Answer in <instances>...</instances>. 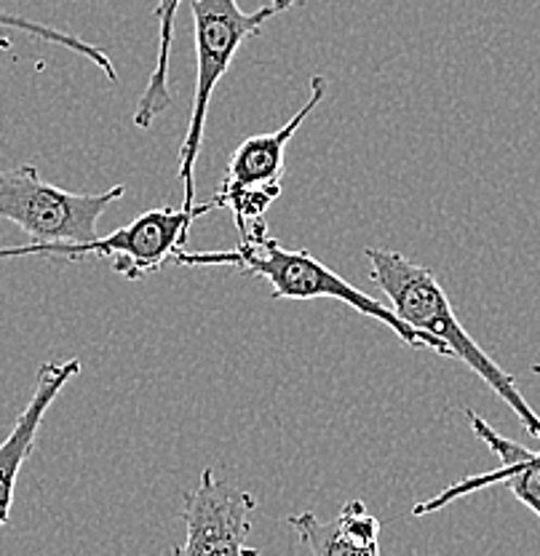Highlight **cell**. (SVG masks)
Wrapping results in <instances>:
<instances>
[{
	"label": "cell",
	"mask_w": 540,
	"mask_h": 556,
	"mask_svg": "<svg viewBox=\"0 0 540 556\" xmlns=\"http://www.w3.org/2000/svg\"><path fill=\"white\" fill-rule=\"evenodd\" d=\"M78 375H80L78 358L40 364L30 402H27V407L22 409L20 417L14 420L9 437L0 442V527L9 525L11 506H14L16 479H20V471L27 463V457L33 455L35 437H38L40 431V422H43V417L49 413L51 404L56 402V396L65 391L67 382L78 378Z\"/></svg>",
	"instance_id": "obj_9"
},
{
	"label": "cell",
	"mask_w": 540,
	"mask_h": 556,
	"mask_svg": "<svg viewBox=\"0 0 540 556\" xmlns=\"http://www.w3.org/2000/svg\"><path fill=\"white\" fill-rule=\"evenodd\" d=\"M0 49H9V40H5V38H0Z\"/></svg>",
	"instance_id": "obj_12"
},
{
	"label": "cell",
	"mask_w": 540,
	"mask_h": 556,
	"mask_svg": "<svg viewBox=\"0 0 540 556\" xmlns=\"http://www.w3.org/2000/svg\"><path fill=\"white\" fill-rule=\"evenodd\" d=\"M287 525L298 532L311 556H382L380 519L362 501L346 503L332 521H322L313 511H303L289 517Z\"/></svg>",
	"instance_id": "obj_10"
},
{
	"label": "cell",
	"mask_w": 540,
	"mask_h": 556,
	"mask_svg": "<svg viewBox=\"0 0 540 556\" xmlns=\"http://www.w3.org/2000/svg\"><path fill=\"white\" fill-rule=\"evenodd\" d=\"M466 417L468 422H472V431L476 437H479L487 447L501 457V468L461 479V482H455L452 486H447V490L437 492V495L428 497V501L417 503V506L412 508V514H415V517H428V514H437L444 506H450V503L461 501V497L481 492L485 486L506 484L511 495H514L522 506L530 508V511L540 519V463L522 460L519 452H516V442L501 437V433H498L485 417L476 415L474 409H466Z\"/></svg>",
	"instance_id": "obj_8"
},
{
	"label": "cell",
	"mask_w": 540,
	"mask_h": 556,
	"mask_svg": "<svg viewBox=\"0 0 540 556\" xmlns=\"http://www.w3.org/2000/svg\"><path fill=\"white\" fill-rule=\"evenodd\" d=\"M193 14V40H196V91L190 124L185 131L183 148H179V179L185 185V204H196V161L201 153L203 126H206L209 102L214 89L234 65L236 51L260 27L276 16L273 5H263L258 11H241L238 0H190Z\"/></svg>",
	"instance_id": "obj_4"
},
{
	"label": "cell",
	"mask_w": 540,
	"mask_h": 556,
	"mask_svg": "<svg viewBox=\"0 0 540 556\" xmlns=\"http://www.w3.org/2000/svg\"><path fill=\"white\" fill-rule=\"evenodd\" d=\"M124 195L126 185L104 193H70L46 182L33 164L0 172V219L14 223L30 243L95 241L100 217Z\"/></svg>",
	"instance_id": "obj_5"
},
{
	"label": "cell",
	"mask_w": 540,
	"mask_h": 556,
	"mask_svg": "<svg viewBox=\"0 0 540 556\" xmlns=\"http://www.w3.org/2000/svg\"><path fill=\"white\" fill-rule=\"evenodd\" d=\"M532 372H536V375H540V364H536V367H532Z\"/></svg>",
	"instance_id": "obj_13"
},
{
	"label": "cell",
	"mask_w": 540,
	"mask_h": 556,
	"mask_svg": "<svg viewBox=\"0 0 540 556\" xmlns=\"http://www.w3.org/2000/svg\"><path fill=\"white\" fill-rule=\"evenodd\" d=\"M172 263L185 265V268L228 265V268H236L243 276H260L271 283L273 300H338V303H346L348 308L359 311L372 321H380L404 345L426 348V351L441 353V356H452L444 343H439L431 334L417 332L415 327L402 321L380 300L348 283L335 270H329L307 249H298V252L284 249L273 236H268L265 223L254 225L247 236L238 239L234 249H225V252H185V249H179Z\"/></svg>",
	"instance_id": "obj_1"
},
{
	"label": "cell",
	"mask_w": 540,
	"mask_h": 556,
	"mask_svg": "<svg viewBox=\"0 0 540 556\" xmlns=\"http://www.w3.org/2000/svg\"><path fill=\"white\" fill-rule=\"evenodd\" d=\"M179 0H159L155 5V20H159V56H155V67L150 73L148 89L142 91L135 113L137 129H150L161 113L172 108V91H169V56L174 43V16H177Z\"/></svg>",
	"instance_id": "obj_11"
},
{
	"label": "cell",
	"mask_w": 540,
	"mask_h": 556,
	"mask_svg": "<svg viewBox=\"0 0 540 556\" xmlns=\"http://www.w3.org/2000/svg\"><path fill=\"white\" fill-rule=\"evenodd\" d=\"M327 86L329 84L324 75H313L311 97L281 129L247 137L236 148L212 201L214 208L230 212L238 236H247L254 225L265 223V212L281 195L284 159H287L289 142L298 135L300 126L305 124L307 115L327 97Z\"/></svg>",
	"instance_id": "obj_6"
},
{
	"label": "cell",
	"mask_w": 540,
	"mask_h": 556,
	"mask_svg": "<svg viewBox=\"0 0 540 556\" xmlns=\"http://www.w3.org/2000/svg\"><path fill=\"white\" fill-rule=\"evenodd\" d=\"M214 212V201L193 206H161L139 214L129 225L118 228L110 236H97L95 241L84 243H16V247H0V260L14 257H46L54 263H80V260L100 257L113 263L115 274L126 281H139L148 274L172 263L174 254L188 243V233L196 219Z\"/></svg>",
	"instance_id": "obj_3"
},
{
	"label": "cell",
	"mask_w": 540,
	"mask_h": 556,
	"mask_svg": "<svg viewBox=\"0 0 540 556\" xmlns=\"http://www.w3.org/2000/svg\"><path fill=\"white\" fill-rule=\"evenodd\" d=\"M364 254L369 260V278L391 300L388 308L410 327H415L417 332L431 334L439 343L450 348L452 358H461L501 402H506V407H511V413L519 417L527 433L540 439V415L519 393L514 375L498 367L468 334V329L457 321L450 298H447L444 287L434 276V270H428L426 265L412 263L402 252H391V249L369 247L364 249Z\"/></svg>",
	"instance_id": "obj_2"
},
{
	"label": "cell",
	"mask_w": 540,
	"mask_h": 556,
	"mask_svg": "<svg viewBox=\"0 0 540 556\" xmlns=\"http://www.w3.org/2000/svg\"><path fill=\"white\" fill-rule=\"evenodd\" d=\"M258 501L234 482L203 468L196 490L185 495V538L174 556H260L249 546Z\"/></svg>",
	"instance_id": "obj_7"
}]
</instances>
